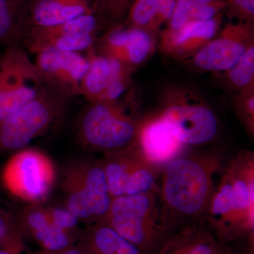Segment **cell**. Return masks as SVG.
Instances as JSON below:
<instances>
[{"mask_svg": "<svg viewBox=\"0 0 254 254\" xmlns=\"http://www.w3.org/2000/svg\"><path fill=\"white\" fill-rule=\"evenodd\" d=\"M68 98L44 84L36 98L0 122V147L24 149L62 118Z\"/></svg>", "mask_w": 254, "mask_h": 254, "instance_id": "1", "label": "cell"}, {"mask_svg": "<svg viewBox=\"0 0 254 254\" xmlns=\"http://www.w3.org/2000/svg\"><path fill=\"white\" fill-rule=\"evenodd\" d=\"M211 185V173L200 160L173 159L164 170V202L177 215L195 218L208 204Z\"/></svg>", "mask_w": 254, "mask_h": 254, "instance_id": "2", "label": "cell"}, {"mask_svg": "<svg viewBox=\"0 0 254 254\" xmlns=\"http://www.w3.org/2000/svg\"><path fill=\"white\" fill-rule=\"evenodd\" d=\"M66 208L80 221L100 222L109 211L112 198L103 165L80 160L65 170Z\"/></svg>", "mask_w": 254, "mask_h": 254, "instance_id": "3", "label": "cell"}, {"mask_svg": "<svg viewBox=\"0 0 254 254\" xmlns=\"http://www.w3.org/2000/svg\"><path fill=\"white\" fill-rule=\"evenodd\" d=\"M155 209L154 198L149 193L115 197L100 222L112 227L143 254H148L160 238Z\"/></svg>", "mask_w": 254, "mask_h": 254, "instance_id": "4", "label": "cell"}, {"mask_svg": "<svg viewBox=\"0 0 254 254\" xmlns=\"http://www.w3.org/2000/svg\"><path fill=\"white\" fill-rule=\"evenodd\" d=\"M44 86L34 62L17 45L0 56V122L36 98Z\"/></svg>", "mask_w": 254, "mask_h": 254, "instance_id": "5", "label": "cell"}, {"mask_svg": "<svg viewBox=\"0 0 254 254\" xmlns=\"http://www.w3.org/2000/svg\"><path fill=\"white\" fill-rule=\"evenodd\" d=\"M55 175L53 164L46 154L24 148L6 164L3 181L13 194L36 203L46 198L53 187Z\"/></svg>", "mask_w": 254, "mask_h": 254, "instance_id": "6", "label": "cell"}, {"mask_svg": "<svg viewBox=\"0 0 254 254\" xmlns=\"http://www.w3.org/2000/svg\"><path fill=\"white\" fill-rule=\"evenodd\" d=\"M134 134L133 125L115 107L104 102L92 105L78 124L81 142L96 149H122L131 141Z\"/></svg>", "mask_w": 254, "mask_h": 254, "instance_id": "7", "label": "cell"}, {"mask_svg": "<svg viewBox=\"0 0 254 254\" xmlns=\"http://www.w3.org/2000/svg\"><path fill=\"white\" fill-rule=\"evenodd\" d=\"M97 24L94 14H86L56 26L25 28L23 35L33 54L45 50L79 53L91 48Z\"/></svg>", "mask_w": 254, "mask_h": 254, "instance_id": "8", "label": "cell"}, {"mask_svg": "<svg viewBox=\"0 0 254 254\" xmlns=\"http://www.w3.org/2000/svg\"><path fill=\"white\" fill-rule=\"evenodd\" d=\"M34 63L43 83L64 96L80 95L81 83L88 67L79 53L45 50L35 53Z\"/></svg>", "mask_w": 254, "mask_h": 254, "instance_id": "9", "label": "cell"}, {"mask_svg": "<svg viewBox=\"0 0 254 254\" xmlns=\"http://www.w3.org/2000/svg\"><path fill=\"white\" fill-rule=\"evenodd\" d=\"M163 120L177 139L185 144H203L213 138L218 131L215 115L204 107H172L164 114Z\"/></svg>", "mask_w": 254, "mask_h": 254, "instance_id": "10", "label": "cell"}, {"mask_svg": "<svg viewBox=\"0 0 254 254\" xmlns=\"http://www.w3.org/2000/svg\"><path fill=\"white\" fill-rule=\"evenodd\" d=\"M103 166L113 198L147 193L154 185L153 172L131 158L115 155L108 158Z\"/></svg>", "mask_w": 254, "mask_h": 254, "instance_id": "11", "label": "cell"}, {"mask_svg": "<svg viewBox=\"0 0 254 254\" xmlns=\"http://www.w3.org/2000/svg\"><path fill=\"white\" fill-rule=\"evenodd\" d=\"M94 0H28L23 31L30 27H49L93 14Z\"/></svg>", "mask_w": 254, "mask_h": 254, "instance_id": "12", "label": "cell"}, {"mask_svg": "<svg viewBox=\"0 0 254 254\" xmlns=\"http://www.w3.org/2000/svg\"><path fill=\"white\" fill-rule=\"evenodd\" d=\"M23 236L27 235L46 251H58L77 243L79 237L65 231L50 218L47 208H30L25 211L21 228Z\"/></svg>", "mask_w": 254, "mask_h": 254, "instance_id": "13", "label": "cell"}, {"mask_svg": "<svg viewBox=\"0 0 254 254\" xmlns=\"http://www.w3.org/2000/svg\"><path fill=\"white\" fill-rule=\"evenodd\" d=\"M78 243L87 254H143L136 246L101 222L81 232Z\"/></svg>", "mask_w": 254, "mask_h": 254, "instance_id": "14", "label": "cell"}, {"mask_svg": "<svg viewBox=\"0 0 254 254\" xmlns=\"http://www.w3.org/2000/svg\"><path fill=\"white\" fill-rule=\"evenodd\" d=\"M88 56V67L82 79L80 95L98 102L108 85L123 76V66L120 61L113 58L92 54Z\"/></svg>", "mask_w": 254, "mask_h": 254, "instance_id": "15", "label": "cell"}, {"mask_svg": "<svg viewBox=\"0 0 254 254\" xmlns=\"http://www.w3.org/2000/svg\"><path fill=\"white\" fill-rule=\"evenodd\" d=\"M245 52V47L237 42L218 40L198 52L195 63L198 67L210 71L230 69L238 63Z\"/></svg>", "mask_w": 254, "mask_h": 254, "instance_id": "16", "label": "cell"}, {"mask_svg": "<svg viewBox=\"0 0 254 254\" xmlns=\"http://www.w3.org/2000/svg\"><path fill=\"white\" fill-rule=\"evenodd\" d=\"M142 145L145 154L156 163L169 161L178 153L181 143L163 120L152 124L142 136Z\"/></svg>", "mask_w": 254, "mask_h": 254, "instance_id": "17", "label": "cell"}, {"mask_svg": "<svg viewBox=\"0 0 254 254\" xmlns=\"http://www.w3.org/2000/svg\"><path fill=\"white\" fill-rule=\"evenodd\" d=\"M108 46L114 55L113 59H127L132 63H141L149 53L150 37L141 30L118 31L110 33Z\"/></svg>", "mask_w": 254, "mask_h": 254, "instance_id": "18", "label": "cell"}, {"mask_svg": "<svg viewBox=\"0 0 254 254\" xmlns=\"http://www.w3.org/2000/svg\"><path fill=\"white\" fill-rule=\"evenodd\" d=\"M158 254H227L213 237L204 232L187 231L172 239Z\"/></svg>", "mask_w": 254, "mask_h": 254, "instance_id": "19", "label": "cell"}, {"mask_svg": "<svg viewBox=\"0 0 254 254\" xmlns=\"http://www.w3.org/2000/svg\"><path fill=\"white\" fill-rule=\"evenodd\" d=\"M27 2L23 0H0V43L11 42L23 34Z\"/></svg>", "mask_w": 254, "mask_h": 254, "instance_id": "20", "label": "cell"}, {"mask_svg": "<svg viewBox=\"0 0 254 254\" xmlns=\"http://www.w3.org/2000/svg\"><path fill=\"white\" fill-rule=\"evenodd\" d=\"M216 23L213 20L197 21L187 24L175 38L177 44H182L191 38L209 39L215 34Z\"/></svg>", "mask_w": 254, "mask_h": 254, "instance_id": "21", "label": "cell"}, {"mask_svg": "<svg viewBox=\"0 0 254 254\" xmlns=\"http://www.w3.org/2000/svg\"><path fill=\"white\" fill-rule=\"evenodd\" d=\"M254 49L251 48L245 52L238 63L232 68L230 78L235 84L245 86L248 84L254 76Z\"/></svg>", "mask_w": 254, "mask_h": 254, "instance_id": "22", "label": "cell"}, {"mask_svg": "<svg viewBox=\"0 0 254 254\" xmlns=\"http://www.w3.org/2000/svg\"><path fill=\"white\" fill-rule=\"evenodd\" d=\"M47 210L50 218L58 227L80 238L81 234L78 229L80 220L69 210L66 208H47Z\"/></svg>", "mask_w": 254, "mask_h": 254, "instance_id": "23", "label": "cell"}, {"mask_svg": "<svg viewBox=\"0 0 254 254\" xmlns=\"http://www.w3.org/2000/svg\"><path fill=\"white\" fill-rule=\"evenodd\" d=\"M234 210V190L232 184H225L217 193L212 205V213L223 216Z\"/></svg>", "mask_w": 254, "mask_h": 254, "instance_id": "24", "label": "cell"}, {"mask_svg": "<svg viewBox=\"0 0 254 254\" xmlns=\"http://www.w3.org/2000/svg\"><path fill=\"white\" fill-rule=\"evenodd\" d=\"M234 210H247L254 203V192L251 191L250 185L243 180L234 182Z\"/></svg>", "mask_w": 254, "mask_h": 254, "instance_id": "25", "label": "cell"}, {"mask_svg": "<svg viewBox=\"0 0 254 254\" xmlns=\"http://www.w3.org/2000/svg\"><path fill=\"white\" fill-rule=\"evenodd\" d=\"M158 12L157 0H139L132 14L133 21L138 24H145Z\"/></svg>", "mask_w": 254, "mask_h": 254, "instance_id": "26", "label": "cell"}, {"mask_svg": "<svg viewBox=\"0 0 254 254\" xmlns=\"http://www.w3.org/2000/svg\"><path fill=\"white\" fill-rule=\"evenodd\" d=\"M195 0H178L173 15L172 27L174 29H180L190 17Z\"/></svg>", "mask_w": 254, "mask_h": 254, "instance_id": "27", "label": "cell"}, {"mask_svg": "<svg viewBox=\"0 0 254 254\" xmlns=\"http://www.w3.org/2000/svg\"><path fill=\"white\" fill-rule=\"evenodd\" d=\"M23 237L21 230L18 229L0 247V254H23L24 252Z\"/></svg>", "mask_w": 254, "mask_h": 254, "instance_id": "28", "label": "cell"}, {"mask_svg": "<svg viewBox=\"0 0 254 254\" xmlns=\"http://www.w3.org/2000/svg\"><path fill=\"white\" fill-rule=\"evenodd\" d=\"M18 230L11 225L6 216L0 213V247Z\"/></svg>", "mask_w": 254, "mask_h": 254, "instance_id": "29", "label": "cell"}, {"mask_svg": "<svg viewBox=\"0 0 254 254\" xmlns=\"http://www.w3.org/2000/svg\"><path fill=\"white\" fill-rule=\"evenodd\" d=\"M28 254H87L86 252L80 246L79 244L76 243L72 246L58 251H46L40 250L36 252H32Z\"/></svg>", "mask_w": 254, "mask_h": 254, "instance_id": "30", "label": "cell"}, {"mask_svg": "<svg viewBox=\"0 0 254 254\" xmlns=\"http://www.w3.org/2000/svg\"><path fill=\"white\" fill-rule=\"evenodd\" d=\"M158 4V12L164 17L170 18L173 16L176 2L175 0H157Z\"/></svg>", "mask_w": 254, "mask_h": 254, "instance_id": "31", "label": "cell"}, {"mask_svg": "<svg viewBox=\"0 0 254 254\" xmlns=\"http://www.w3.org/2000/svg\"><path fill=\"white\" fill-rule=\"evenodd\" d=\"M235 1L242 6L243 9L254 14V0H235Z\"/></svg>", "mask_w": 254, "mask_h": 254, "instance_id": "32", "label": "cell"}, {"mask_svg": "<svg viewBox=\"0 0 254 254\" xmlns=\"http://www.w3.org/2000/svg\"><path fill=\"white\" fill-rule=\"evenodd\" d=\"M249 106H250L251 110H252V111H254V98L250 100V103H249Z\"/></svg>", "mask_w": 254, "mask_h": 254, "instance_id": "33", "label": "cell"}, {"mask_svg": "<svg viewBox=\"0 0 254 254\" xmlns=\"http://www.w3.org/2000/svg\"><path fill=\"white\" fill-rule=\"evenodd\" d=\"M23 1H28V0H23Z\"/></svg>", "mask_w": 254, "mask_h": 254, "instance_id": "34", "label": "cell"}]
</instances>
